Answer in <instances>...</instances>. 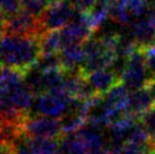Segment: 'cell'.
I'll use <instances>...</instances> for the list:
<instances>
[{
	"label": "cell",
	"mask_w": 155,
	"mask_h": 154,
	"mask_svg": "<svg viewBox=\"0 0 155 154\" xmlns=\"http://www.w3.org/2000/svg\"><path fill=\"white\" fill-rule=\"evenodd\" d=\"M87 126V118L76 111H70L60 119L61 136L77 134L81 129Z\"/></svg>",
	"instance_id": "4fadbf2b"
},
{
	"label": "cell",
	"mask_w": 155,
	"mask_h": 154,
	"mask_svg": "<svg viewBox=\"0 0 155 154\" xmlns=\"http://www.w3.org/2000/svg\"><path fill=\"white\" fill-rule=\"evenodd\" d=\"M47 1L48 6L49 5L53 4V2H65V1H68V2H73V0H45Z\"/></svg>",
	"instance_id": "7402d4cb"
},
{
	"label": "cell",
	"mask_w": 155,
	"mask_h": 154,
	"mask_svg": "<svg viewBox=\"0 0 155 154\" xmlns=\"http://www.w3.org/2000/svg\"><path fill=\"white\" fill-rule=\"evenodd\" d=\"M61 70L65 74L78 73L86 59L82 44H69L59 53Z\"/></svg>",
	"instance_id": "9c48e42d"
},
{
	"label": "cell",
	"mask_w": 155,
	"mask_h": 154,
	"mask_svg": "<svg viewBox=\"0 0 155 154\" xmlns=\"http://www.w3.org/2000/svg\"><path fill=\"white\" fill-rule=\"evenodd\" d=\"M60 138H31L35 154H59Z\"/></svg>",
	"instance_id": "2e32d148"
},
{
	"label": "cell",
	"mask_w": 155,
	"mask_h": 154,
	"mask_svg": "<svg viewBox=\"0 0 155 154\" xmlns=\"http://www.w3.org/2000/svg\"><path fill=\"white\" fill-rule=\"evenodd\" d=\"M45 33L40 17L25 12H19L7 19L1 21V34L16 36H41Z\"/></svg>",
	"instance_id": "3957f363"
},
{
	"label": "cell",
	"mask_w": 155,
	"mask_h": 154,
	"mask_svg": "<svg viewBox=\"0 0 155 154\" xmlns=\"http://www.w3.org/2000/svg\"><path fill=\"white\" fill-rule=\"evenodd\" d=\"M62 49H64V45L61 41L60 30L49 31V32H45L43 35H41L40 38L41 57L59 55Z\"/></svg>",
	"instance_id": "7c38bea8"
},
{
	"label": "cell",
	"mask_w": 155,
	"mask_h": 154,
	"mask_svg": "<svg viewBox=\"0 0 155 154\" xmlns=\"http://www.w3.org/2000/svg\"><path fill=\"white\" fill-rule=\"evenodd\" d=\"M77 136L85 144L87 150L90 151V154L99 153L100 151L104 150L107 147L105 146L104 135L101 132V128L87 125V126H85L84 128L78 132Z\"/></svg>",
	"instance_id": "8fae6325"
},
{
	"label": "cell",
	"mask_w": 155,
	"mask_h": 154,
	"mask_svg": "<svg viewBox=\"0 0 155 154\" xmlns=\"http://www.w3.org/2000/svg\"><path fill=\"white\" fill-rule=\"evenodd\" d=\"M24 134L30 138H60V119L45 116H28L23 124Z\"/></svg>",
	"instance_id": "5b68a950"
},
{
	"label": "cell",
	"mask_w": 155,
	"mask_h": 154,
	"mask_svg": "<svg viewBox=\"0 0 155 154\" xmlns=\"http://www.w3.org/2000/svg\"><path fill=\"white\" fill-rule=\"evenodd\" d=\"M153 108H155V101L148 89H143L130 93L127 115L134 117L135 119L140 120L143 116Z\"/></svg>",
	"instance_id": "30bf717a"
},
{
	"label": "cell",
	"mask_w": 155,
	"mask_h": 154,
	"mask_svg": "<svg viewBox=\"0 0 155 154\" xmlns=\"http://www.w3.org/2000/svg\"><path fill=\"white\" fill-rule=\"evenodd\" d=\"M148 18H150V21H151L155 26V1H154V4H153V6L151 7V9H150Z\"/></svg>",
	"instance_id": "44dd1931"
},
{
	"label": "cell",
	"mask_w": 155,
	"mask_h": 154,
	"mask_svg": "<svg viewBox=\"0 0 155 154\" xmlns=\"http://www.w3.org/2000/svg\"><path fill=\"white\" fill-rule=\"evenodd\" d=\"M153 78L154 77L147 68L145 52L137 48V50L127 59L125 72L121 76V83L131 93L147 89Z\"/></svg>",
	"instance_id": "7a4b0ae2"
},
{
	"label": "cell",
	"mask_w": 155,
	"mask_h": 154,
	"mask_svg": "<svg viewBox=\"0 0 155 154\" xmlns=\"http://www.w3.org/2000/svg\"><path fill=\"white\" fill-rule=\"evenodd\" d=\"M130 36L138 49L146 50L155 45V26L150 18H139L130 24Z\"/></svg>",
	"instance_id": "52a82bcc"
},
{
	"label": "cell",
	"mask_w": 155,
	"mask_h": 154,
	"mask_svg": "<svg viewBox=\"0 0 155 154\" xmlns=\"http://www.w3.org/2000/svg\"><path fill=\"white\" fill-rule=\"evenodd\" d=\"M14 154H35L32 147L31 138L27 135H22L12 144Z\"/></svg>",
	"instance_id": "ac0fdd59"
},
{
	"label": "cell",
	"mask_w": 155,
	"mask_h": 154,
	"mask_svg": "<svg viewBox=\"0 0 155 154\" xmlns=\"http://www.w3.org/2000/svg\"><path fill=\"white\" fill-rule=\"evenodd\" d=\"M25 77L23 73L16 69L4 67L1 69V93L12 91L25 83Z\"/></svg>",
	"instance_id": "9a60e30c"
},
{
	"label": "cell",
	"mask_w": 155,
	"mask_h": 154,
	"mask_svg": "<svg viewBox=\"0 0 155 154\" xmlns=\"http://www.w3.org/2000/svg\"><path fill=\"white\" fill-rule=\"evenodd\" d=\"M1 154H14L12 144L1 143Z\"/></svg>",
	"instance_id": "ffe728a7"
},
{
	"label": "cell",
	"mask_w": 155,
	"mask_h": 154,
	"mask_svg": "<svg viewBox=\"0 0 155 154\" xmlns=\"http://www.w3.org/2000/svg\"><path fill=\"white\" fill-rule=\"evenodd\" d=\"M97 0H73L75 9L81 13H87L93 8Z\"/></svg>",
	"instance_id": "d6986e66"
},
{
	"label": "cell",
	"mask_w": 155,
	"mask_h": 154,
	"mask_svg": "<svg viewBox=\"0 0 155 154\" xmlns=\"http://www.w3.org/2000/svg\"><path fill=\"white\" fill-rule=\"evenodd\" d=\"M151 145H152V151H154V152H155V137H154V138H152Z\"/></svg>",
	"instance_id": "603a6c76"
},
{
	"label": "cell",
	"mask_w": 155,
	"mask_h": 154,
	"mask_svg": "<svg viewBox=\"0 0 155 154\" xmlns=\"http://www.w3.org/2000/svg\"><path fill=\"white\" fill-rule=\"evenodd\" d=\"M147 154H155V152H154V151H150V152H148Z\"/></svg>",
	"instance_id": "cb8c5ba5"
},
{
	"label": "cell",
	"mask_w": 155,
	"mask_h": 154,
	"mask_svg": "<svg viewBox=\"0 0 155 154\" xmlns=\"http://www.w3.org/2000/svg\"><path fill=\"white\" fill-rule=\"evenodd\" d=\"M71 102H73L71 99L45 92L36 96L34 107L38 115L54 118V119H61L64 116H66L70 111Z\"/></svg>",
	"instance_id": "8992f818"
},
{
	"label": "cell",
	"mask_w": 155,
	"mask_h": 154,
	"mask_svg": "<svg viewBox=\"0 0 155 154\" xmlns=\"http://www.w3.org/2000/svg\"><path fill=\"white\" fill-rule=\"evenodd\" d=\"M40 38L1 34L2 66L27 75L36 67L41 57Z\"/></svg>",
	"instance_id": "6da1fadb"
},
{
	"label": "cell",
	"mask_w": 155,
	"mask_h": 154,
	"mask_svg": "<svg viewBox=\"0 0 155 154\" xmlns=\"http://www.w3.org/2000/svg\"><path fill=\"white\" fill-rule=\"evenodd\" d=\"M1 1V21L7 19L22 12L21 0H0Z\"/></svg>",
	"instance_id": "e0dca14e"
},
{
	"label": "cell",
	"mask_w": 155,
	"mask_h": 154,
	"mask_svg": "<svg viewBox=\"0 0 155 154\" xmlns=\"http://www.w3.org/2000/svg\"><path fill=\"white\" fill-rule=\"evenodd\" d=\"M85 79L92 86L95 93L102 96H104L109 91H111L114 86L121 83L120 76L111 68L96 70L94 73L87 75Z\"/></svg>",
	"instance_id": "ba28073f"
},
{
	"label": "cell",
	"mask_w": 155,
	"mask_h": 154,
	"mask_svg": "<svg viewBox=\"0 0 155 154\" xmlns=\"http://www.w3.org/2000/svg\"><path fill=\"white\" fill-rule=\"evenodd\" d=\"M59 143V154H90V151L77 134L61 136Z\"/></svg>",
	"instance_id": "5bb4252c"
},
{
	"label": "cell",
	"mask_w": 155,
	"mask_h": 154,
	"mask_svg": "<svg viewBox=\"0 0 155 154\" xmlns=\"http://www.w3.org/2000/svg\"><path fill=\"white\" fill-rule=\"evenodd\" d=\"M76 9L73 2H53L49 5L40 16L41 24L45 32L59 31L71 22Z\"/></svg>",
	"instance_id": "277c9868"
}]
</instances>
